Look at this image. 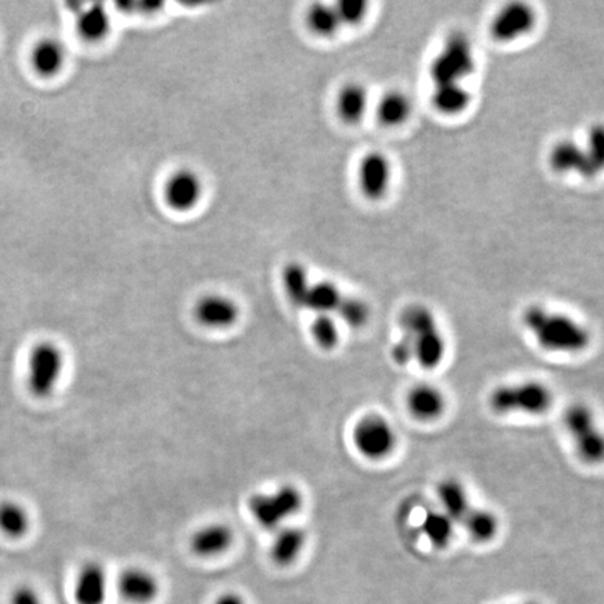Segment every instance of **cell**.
<instances>
[{
  "label": "cell",
  "instance_id": "6da1fadb",
  "mask_svg": "<svg viewBox=\"0 0 604 604\" xmlns=\"http://www.w3.org/2000/svg\"><path fill=\"white\" fill-rule=\"evenodd\" d=\"M400 339L392 345V360L400 367L419 365L432 371L444 364L447 342L438 319L421 304L404 308L399 317Z\"/></svg>",
  "mask_w": 604,
  "mask_h": 604
},
{
  "label": "cell",
  "instance_id": "7a4b0ae2",
  "mask_svg": "<svg viewBox=\"0 0 604 604\" xmlns=\"http://www.w3.org/2000/svg\"><path fill=\"white\" fill-rule=\"evenodd\" d=\"M522 325L541 350L553 354H579L591 345V333L566 313L531 305L522 313Z\"/></svg>",
  "mask_w": 604,
  "mask_h": 604
},
{
  "label": "cell",
  "instance_id": "3957f363",
  "mask_svg": "<svg viewBox=\"0 0 604 604\" xmlns=\"http://www.w3.org/2000/svg\"><path fill=\"white\" fill-rule=\"evenodd\" d=\"M487 404L497 416H544L554 404V392L539 379H521L494 387Z\"/></svg>",
  "mask_w": 604,
  "mask_h": 604
},
{
  "label": "cell",
  "instance_id": "277c9868",
  "mask_svg": "<svg viewBox=\"0 0 604 604\" xmlns=\"http://www.w3.org/2000/svg\"><path fill=\"white\" fill-rule=\"evenodd\" d=\"M563 425L582 464H604V429L595 410L583 402L573 403L564 412Z\"/></svg>",
  "mask_w": 604,
  "mask_h": 604
},
{
  "label": "cell",
  "instance_id": "5b68a950",
  "mask_svg": "<svg viewBox=\"0 0 604 604\" xmlns=\"http://www.w3.org/2000/svg\"><path fill=\"white\" fill-rule=\"evenodd\" d=\"M304 506V494L293 484H283L272 491L251 497L250 508L256 523L268 531H278Z\"/></svg>",
  "mask_w": 604,
  "mask_h": 604
},
{
  "label": "cell",
  "instance_id": "8992f818",
  "mask_svg": "<svg viewBox=\"0 0 604 604\" xmlns=\"http://www.w3.org/2000/svg\"><path fill=\"white\" fill-rule=\"evenodd\" d=\"M64 354L56 343L42 340L32 345L27 360V387L37 399H48L61 382Z\"/></svg>",
  "mask_w": 604,
  "mask_h": 604
},
{
  "label": "cell",
  "instance_id": "52a82bcc",
  "mask_svg": "<svg viewBox=\"0 0 604 604\" xmlns=\"http://www.w3.org/2000/svg\"><path fill=\"white\" fill-rule=\"evenodd\" d=\"M352 442L357 454L365 461L380 462L396 451L399 435L387 417L370 413L355 422Z\"/></svg>",
  "mask_w": 604,
  "mask_h": 604
},
{
  "label": "cell",
  "instance_id": "ba28073f",
  "mask_svg": "<svg viewBox=\"0 0 604 604\" xmlns=\"http://www.w3.org/2000/svg\"><path fill=\"white\" fill-rule=\"evenodd\" d=\"M476 67L472 42L462 32L447 37L441 51L430 64V76L434 86L447 83H462Z\"/></svg>",
  "mask_w": 604,
  "mask_h": 604
},
{
  "label": "cell",
  "instance_id": "9c48e42d",
  "mask_svg": "<svg viewBox=\"0 0 604 604\" xmlns=\"http://www.w3.org/2000/svg\"><path fill=\"white\" fill-rule=\"evenodd\" d=\"M203 192V179L188 166L174 171L166 178L163 188L166 206L179 213L193 210L200 203Z\"/></svg>",
  "mask_w": 604,
  "mask_h": 604
},
{
  "label": "cell",
  "instance_id": "30bf717a",
  "mask_svg": "<svg viewBox=\"0 0 604 604\" xmlns=\"http://www.w3.org/2000/svg\"><path fill=\"white\" fill-rule=\"evenodd\" d=\"M193 315L199 325L206 329L225 330L237 325L241 308L234 298L211 293L196 301Z\"/></svg>",
  "mask_w": 604,
  "mask_h": 604
},
{
  "label": "cell",
  "instance_id": "8fae6325",
  "mask_svg": "<svg viewBox=\"0 0 604 604\" xmlns=\"http://www.w3.org/2000/svg\"><path fill=\"white\" fill-rule=\"evenodd\" d=\"M30 69L36 76L52 81L64 72L69 59L66 45L56 36H42L32 42L29 51Z\"/></svg>",
  "mask_w": 604,
  "mask_h": 604
},
{
  "label": "cell",
  "instance_id": "7c38bea8",
  "mask_svg": "<svg viewBox=\"0 0 604 604\" xmlns=\"http://www.w3.org/2000/svg\"><path fill=\"white\" fill-rule=\"evenodd\" d=\"M537 14L531 4L514 2L502 7L491 21V36L497 41L508 42L526 36L536 26Z\"/></svg>",
  "mask_w": 604,
  "mask_h": 604
},
{
  "label": "cell",
  "instance_id": "4fadbf2b",
  "mask_svg": "<svg viewBox=\"0 0 604 604\" xmlns=\"http://www.w3.org/2000/svg\"><path fill=\"white\" fill-rule=\"evenodd\" d=\"M392 178L389 158L380 151H370L362 157L358 168V185L370 200H379L387 193Z\"/></svg>",
  "mask_w": 604,
  "mask_h": 604
},
{
  "label": "cell",
  "instance_id": "5bb4252c",
  "mask_svg": "<svg viewBox=\"0 0 604 604\" xmlns=\"http://www.w3.org/2000/svg\"><path fill=\"white\" fill-rule=\"evenodd\" d=\"M406 407L417 421H438L447 409V395L435 385L417 384L407 392Z\"/></svg>",
  "mask_w": 604,
  "mask_h": 604
},
{
  "label": "cell",
  "instance_id": "9a60e30c",
  "mask_svg": "<svg viewBox=\"0 0 604 604\" xmlns=\"http://www.w3.org/2000/svg\"><path fill=\"white\" fill-rule=\"evenodd\" d=\"M108 591L106 568L96 561H89L77 573L72 595L76 604H106Z\"/></svg>",
  "mask_w": 604,
  "mask_h": 604
},
{
  "label": "cell",
  "instance_id": "2e32d148",
  "mask_svg": "<svg viewBox=\"0 0 604 604\" xmlns=\"http://www.w3.org/2000/svg\"><path fill=\"white\" fill-rule=\"evenodd\" d=\"M119 596L131 604H149L156 600L160 583L156 576L140 566H132L122 571L116 581Z\"/></svg>",
  "mask_w": 604,
  "mask_h": 604
},
{
  "label": "cell",
  "instance_id": "e0dca14e",
  "mask_svg": "<svg viewBox=\"0 0 604 604\" xmlns=\"http://www.w3.org/2000/svg\"><path fill=\"white\" fill-rule=\"evenodd\" d=\"M437 501L438 508L451 518L456 528H461L476 506L470 498L466 486L455 477H447L437 484Z\"/></svg>",
  "mask_w": 604,
  "mask_h": 604
},
{
  "label": "cell",
  "instance_id": "ac0fdd59",
  "mask_svg": "<svg viewBox=\"0 0 604 604\" xmlns=\"http://www.w3.org/2000/svg\"><path fill=\"white\" fill-rule=\"evenodd\" d=\"M233 529L227 523L211 522L199 528L191 539V549L201 558H215L227 553L234 544Z\"/></svg>",
  "mask_w": 604,
  "mask_h": 604
},
{
  "label": "cell",
  "instance_id": "d6986e66",
  "mask_svg": "<svg viewBox=\"0 0 604 604\" xmlns=\"http://www.w3.org/2000/svg\"><path fill=\"white\" fill-rule=\"evenodd\" d=\"M549 163L556 173H575L583 178H595L596 173L589 163L585 149L576 141L564 139L554 144L549 156Z\"/></svg>",
  "mask_w": 604,
  "mask_h": 604
},
{
  "label": "cell",
  "instance_id": "ffe728a7",
  "mask_svg": "<svg viewBox=\"0 0 604 604\" xmlns=\"http://www.w3.org/2000/svg\"><path fill=\"white\" fill-rule=\"evenodd\" d=\"M74 29L84 41H103L112 29L108 10L101 4H86L74 16Z\"/></svg>",
  "mask_w": 604,
  "mask_h": 604
},
{
  "label": "cell",
  "instance_id": "44dd1931",
  "mask_svg": "<svg viewBox=\"0 0 604 604\" xmlns=\"http://www.w3.org/2000/svg\"><path fill=\"white\" fill-rule=\"evenodd\" d=\"M305 544H307V533L304 529L285 524L276 531L270 556L277 566H288L297 561L298 557L304 551Z\"/></svg>",
  "mask_w": 604,
  "mask_h": 604
},
{
  "label": "cell",
  "instance_id": "7402d4cb",
  "mask_svg": "<svg viewBox=\"0 0 604 604\" xmlns=\"http://www.w3.org/2000/svg\"><path fill=\"white\" fill-rule=\"evenodd\" d=\"M420 532L435 550H445L454 541L456 524L441 509H429L420 521Z\"/></svg>",
  "mask_w": 604,
  "mask_h": 604
},
{
  "label": "cell",
  "instance_id": "603a6c76",
  "mask_svg": "<svg viewBox=\"0 0 604 604\" xmlns=\"http://www.w3.org/2000/svg\"><path fill=\"white\" fill-rule=\"evenodd\" d=\"M368 104L370 97L367 89L362 83H349L343 86L337 94L336 108L345 123L355 125L358 122H362L367 114Z\"/></svg>",
  "mask_w": 604,
  "mask_h": 604
},
{
  "label": "cell",
  "instance_id": "cb8c5ba5",
  "mask_svg": "<svg viewBox=\"0 0 604 604\" xmlns=\"http://www.w3.org/2000/svg\"><path fill=\"white\" fill-rule=\"evenodd\" d=\"M470 540L474 543L487 544L496 539L501 529L498 515L483 506H474L466 521L461 526Z\"/></svg>",
  "mask_w": 604,
  "mask_h": 604
},
{
  "label": "cell",
  "instance_id": "d4e9b609",
  "mask_svg": "<svg viewBox=\"0 0 604 604\" xmlns=\"http://www.w3.org/2000/svg\"><path fill=\"white\" fill-rule=\"evenodd\" d=\"M431 103L445 115H457L470 106L472 96L462 83L438 84L432 91Z\"/></svg>",
  "mask_w": 604,
  "mask_h": 604
},
{
  "label": "cell",
  "instance_id": "484cf974",
  "mask_svg": "<svg viewBox=\"0 0 604 604\" xmlns=\"http://www.w3.org/2000/svg\"><path fill=\"white\" fill-rule=\"evenodd\" d=\"M412 101L399 89H390L382 96L377 106L378 121L385 126H399L409 119Z\"/></svg>",
  "mask_w": 604,
  "mask_h": 604
},
{
  "label": "cell",
  "instance_id": "4316f807",
  "mask_svg": "<svg viewBox=\"0 0 604 604\" xmlns=\"http://www.w3.org/2000/svg\"><path fill=\"white\" fill-rule=\"evenodd\" d=\"M343 297L345 294L340 288L329 280L312 283L308 291L304 308L312 311L315 315H335Z\"/></svg>",
  "mask_w": 604,
  "mask_h": 604
},
{
  "label": "cell",
  "instance_id": "83f0119b",
  "mask_svg": "<svg viewBox=\"0 0 604 604\" xmlns=\"http://www.w3.org/2000/svg\"><path fill=\"white\" fill-rule=\"evenodd\" d=\"M31 529V516L26 506L16 501L0 502V532L9 539H24Z\"/></svg>",
  "mask_w": 604,
  "mask_h": 604
},
{
  "label": "cell",
  "instance_id": "f1b7e54d",
  "mask_svg": "<svg viewBox=\"0 0 604 604\" xmlns=\"http://www.w3.org/2000/svg\"><path fill=\"white\" fill-rule=\"evenodd\" d=\"M283 287L291 302L304 308L312 282L308 275L307 268L300 262H290L285 266L282 273Z\"/></svg>",
  "mask_w": 604,
  "mask_h": 604
},
{
  "label": "cell",
  "instance_id": "f546056e",
  "mask_svg": "<svg viewBox=\"0 0 604 604\" xmlns=\"http://www.w3.org/2000/svg\"><path fill=\"white\" fill-rule=\"evenodd\" d=\"M307 24L315 36L323 38L336 36V32L343 27L335 4H311L307 13Z\"/></svg>",
  "mask_w": 604,
  "mask_h": 604
},
{
  "label": "cell",
  "instance_id": "4dcf8cb0",
  "mask_svg": "<svg viewBox=\"0 0 604 604\" xmlns=\"http://www.w3.org/2000/svg\"><path fill=\"white\" fill-rule=\"evenodd\" d=\"M336 319L345 323L352 329H362L370 322L371 310L367 301L354 295H345L339 308L335 312Z\"/></svg>",
  "mask_w": 604,
  "mask_h": 604
},
{
  "label": "cell",
  "instance_id": "1f68e13d",
  "mask_svg": "<svg viewBox=\"0 0 604 604\" xmlns=\"http://www.w3.org/2000/svg\"><path fill=\"white\" fill-rule=\"evenodd\" d=\"M311 335L320 349H336L340 342L339 320L335 315H315L311 323Z\"/></svg>",
  "mask_w": 604,
  "mask_h": 604
},
{
  "label": "cell",
  "instance_id": "d6a6232c",
  "mask_svg": "<svg viewBox=\"0 0 604 604\" xmlns=\"http://www.w3.org/2000/svg\"><path fill=\"white\" fill-rule=\"evenodd\" d=\"M585 153L596 175L604 171V123L596 122L589 128Z\"/></svg>",
  "mask_w": 604,
  "mask_h": 604
},
{
  "label": "cell",
  "instance_id": "836d02e7",
  "mask_svg": "<svg viewBox=\"0 0 604 604\" xmlns=\"http://www.w3.org/2000/svg\"><path fill=\"white\" fill-rule=\"evenodd\" d=\"M335 7L342 26L360 24L368 13V4L364 0H340Z\"/></svg>",
  "mask_w": 604,
  "mask_h": 604
},
{
  "label": "cell",
  "instance_id": "e575fe53",
  "mask_svg": "<svg viewBox=\"0 0 604 604\" xmlns=\"http://www.w3.org/2000/svg\"><path fill=\"white\" fill-rule=\"evenodd\" d=\"M9 604H45L39 591L31 585H20L10 595Z\"/></svg>",
  "mask_w": 604,
  "mask_h": 604
},
{
  "label": "cell",
  "instance_id": "d590c367",
  "mask_svg": "<svg viewBox=\"0 0 604 604\" xmlns=\"http://www.w3.org/2000/svg\"><path fill=\"white\" fill-rule=\"evenodd\" d=\"M215 604H246L243 600L242 596L238 595V593H233V591H228V593H224L220 598L216 600Z\"/></svg>",
  "mask_w": 604,
  "mask_h": 604
}]
</instances>
